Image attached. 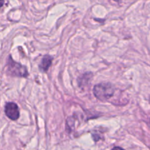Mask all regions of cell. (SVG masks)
Returning <instances> with one entry per match:
<instances>
[{
  "instance_id": "cell-7",
  "label": "cell",
  "mask_w": 150,
  "mask_h": 150,
  "mask_svg": "<svg viewBox=\"0 0 150 150\" xmlns=\"http://www.w3.org/2000/svg\"><path fill=\"white\" fill-rule=\"evenodd\" d=\"M149 100H150V98H149Z\"/></svg>"
},
{
  "instance_id": "cell-5",
  "label": "cell",
  "mask_w": 150,
  "mask_h": 150,
  "mask_svg": "<svg viewBox=\"0 0 150 150\" xmlns=\"http://www.w3.org/2000/svg\"><path fill=\"white\" fill-rule=\"evenodd\" d=\"M4 4V0H0V8L3 6Z\"/></svg>"
},
{
  "instance_id": "cell-4",
  "label": "cell",
  "mask_w": 150,
  "mask_h": 150,
  "mask_svg": "<svg viewBox=\"0 0 150 150\" xmlns=\"http://www.w3.org/2000/svg\"><path fill=\"white\" fill-rule=\"evenodd\" d=\"M53 57L49 55L44 56L43 58L41 60V62L40 64L39 67L42 72H46L48 70L50 67H51V64H52Z\"/></svg>"
},
{
  "instance_id": "cell-2",
  "label": "cell",
  "mask_w": 150,
  "mask_h": 150,
  "mask_svg": "<svg viewBox=\"0 0 150 150\" xmlns=\"http://www.w3.org/2000/svg\"><path fill=\"white\" fill-rule=\"evenodd\" d=\"M7 70L8 73L13 76H17V77H27L29 73L27 69L25 66L22 65L20 63L15 62L11 57H10L7 60Z\"/></svg>"
},
{
  "instance_id": "cell-6",
  "label": "cell",
  "mask_w": 150,
  "mask_h": 150,
  "mask_svg": "<svg viewBox=\"0 0 150 150\" xmlns=\"http://www.w3.org/2000/svg\"><path fill=\"white\" fill-rule=\"evenodd\" d=\"M114 1H118V2H119V1H121V0H114Z\"/></svg>"
},
{
  "instance_id": "cell-1",
  "label": "cell",
  "mask_w": 150,
  "mask_h": 150,
  "mask_svg": "<svg viewBox=\"0 0 150 150\" xmlns=\"http://www.w3.org/2000/svg\"><path fill=\"white\" fill-rule=\"evenodd\" d=\"M95 96L102 101H106L113 97L115 87L110 83H101L96 84L93 89Z\"/></svg>"
},
{
  "instance_id": "cell-3",
  "label": "cell",
  "mask_w": 150,
  "mask_h": 150,
  "mask_svg": "<svg viewBox=\"0 0 150 150\" xmlns=\"http://www.w3.org/2000/svg\"><path fill=\"white\" fill-rule=\"evenodd\" d=\"M4 112L7 117L11 120H17L19 118L20 112H19L18 106L15 103H7L5 105Z\"/></svg>"
}]
</instances>
